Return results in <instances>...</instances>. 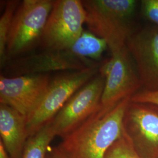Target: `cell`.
<instances>
[{
	"mask_svg": "<svg viewBox=\"0 0 158 158\" xmlns=\"http://www.w3.org/2000/svg\"><path fill=\"white\" fill-rule=\"evenodd\" d=\"M158 158V156H157V158Z\"/></svg>",
	"mask_w": 158,
	"mask_h": 158,
	"instance_id": "44dd1931",
	"label": "cell"
},
{
	"mask_svg": "<svg viewBox=\"0 0 158 158\" xmlns=\"http://www.w3.org/2000/svg\"><path fill=\"white\" fill-rule=\"evenodd\" d=\"M0 141L11 158H21L28 139L27 117L14 108L0 104Z\"/></svg>",
	"mask_w": 158,
	"mask_h": 158,
	"instance_id": "7c38bea8",
	"label": "cell"
},
{
	"mask_svg": "<svg viewBox=\"0 0 158 158\" xmlns=\"http://www.w3.org/2000/svg\"><path fill=\"white\" fill-rule=\"evenodd\" d=\"M107 48L104 40L84 30L68 50L77 56L97 62Z\"/></svg>",
	"mask_w": 158,
	"mask_h": 158,
	"instance_id": "4fadbf2b",
	"label": "cell"
},
{
	"mask_svg": "<svg viewBox=\"0 0 158 158\" xmlns=\"http://www.w3.org/2000/svg\"><path fill=\"white\" fill-rule=\"evenodd\" d=\"M100 65L65 72L51 80L44 96L27 118L29 138L51 122L70 97L98 73Z\"/></svg>",
	"mask_w": 158,
	"mask_h": 158,
	"instance_id": "3957f363",
	"label": "cell"
},
{
	"mask_svg": "<svg viewBox=\"0 0 158 158\" xmlns=\"http://www.w3.org/2000/svg\"><path fill=\"white\" fill-rule=\"evenodd\" d=\"M51 80L49 74L0 76V104L16 110L27 118L44 96Z\"/></svg>",
	"mask_w": 158,
	"mask_h": 158,
	"instance_id": "9c48e42d",
	"label": "cell"
},
{
	"mask_svg": "<svg viewBox=\"0 0 158 158\" xmlns=\"http://www.w3.org/2000/svg\"><path fill=\"white\" fill-rule=\"evenodd\" d=\"M98 73L105 79L101 106L112 108L142 89L135 63L127 48L102 61Z\"/></svg>",
	"mask_w": 158,
	"mask_h": 158,
	"instance_id": "8992f818",
	"label": "cell"
},
{
	"mask_svg": "<svg viewBox=\"0 0 158 158\" xmlns=\"http://www.w3.org/2000/svg\"><path fill=\"white\" fill-rule=\"evenodd\" d=\"M56 137L51 122L28 138L21 158H46L48 148Z\"/></svg>",
	"mask_w": 158,
	"mask_h": 158,
	"instance_id": "5bb4252c",
	"label": "cell"
},
{
	"mask_svg": "<svg viewBox=\"0 0 158 158\" xmlns=\"http://www.w3.org/2000/svg\"><path fill=\"white\" fill-rule=\"evenodd\" d=\"M140 6L142 16L158 27V0H142Z\"/></svg>",
	"mask_w": 158,
	"mask_h": 158,
	"instance_id": "e0dca14e",
	"label": "cell"
},
{
	"mask_svg": "<svg viewBox=\"0 0 158 158\" xmlns=\"http://www.w3.org/2000/svg\"><path fill=\"white\" fill-rule=\"evenodd\" d=\"M53 3L52 0L20 2L8 35L6 48L7 62L40 44Z\"/></svg>",
	"mask_w": 158,
	"mask_h": 158,
	"instance_id": "277c9868",
	"label": "cell"
},
{
	"mask_svg": "<svg viewBox=\"0 0 158 158\" xmlns=\"http://www.w3.org/2000/svg\"><path fill=\"white\" fill-rule=\"evenodd\" d=\"M104 158H143L125 131L108 150Z\"/></svg>",
	"mask_w": 158,
	"mask_h": 158,
	"instance_id": "2e32d148",
	"label": "cell"
},
{
	"mask_svg": "<svg viewBox=\"0 0 158 158\" xmlns=\"http://www.w3.org/2000/svg\"><path fill=\"white\" fill-rule=\"evenodd\" d=\"M105 79L97 74L77 91L51 121L56 136L68 135L101 105Z\"/></svg>",
	"mask_w": 158,
	"mask_h": 158,
	"instance_id": "52a82bcc",
	"label": "cell"
},
{
	"mask_svg": "<svg viewBox=\"0 0 158 158\" xmlns=\"http://www.w3.org/2000/svg\"><path fill=\"white\" fill-rule=\"evenodd\" d=\"M0 158H11L1 141H0Z\"/></svg>",
	"mask_w": 158,
	"mask_h": 158,
	"instance_id": "ffe728a7",
	"label": "cell"
},
{
	"mask_svg": "<svg viewBox=\"0 0 158 158\" xmlns=\"http://www.w3.org/2000/svg\"><path fill=\"white\" fill-rule=\"evenodd\" d=\"M46 158H68L64 153L59 148L55 147L49 152H48Z\"/></svg>",
	"mask_w": 158,
	"mask_h": 158,
	"instance_id": "d6986e66",
	"label": "cell"
},
{
	"mask_svg": "<svg viewBox=\"0 0 158 158\" xmlns=\"http://www.w3.org/2000/svg\"><path fill=\"white\" fill-rule=\"evenodd\" d=\"M131 97L112 108L100 106L75 130L62 138L59 148L68 158H104L123 135L124 118Z\"/></svg>",
	"mask_w": 158,
	"mask_h": 158,
	"instance_id": "6da1fadb",
	"label": "cell"
},
{
	"mask_svg": "<svg viewBox=\"0 0 158 158\" xmlns=\"http://www.w3.org/2000/svg\"><path fill=\"white\" fill-rule=\"evenodd\" d=\"M85 11L81 1H54L40 45L45 50H68L83 32Z\"/></svg>",
	"mask_w": 158,
	"mask_h": 158,
	"instance_id": "5b68a950",
	"label": "cell"
},
{
	"mask_svg": "<svg viewBox=\"0 0 158 158\" xmlns=\"http://www.w3.org/2000/svg\"><path fill=\"white\" fill-rule=\"evenodd\" d=\"M130 101L134 102L148 103L158 106V90H142L132 96Z\"/></svg>",
	"mask_w": 158,
	"mask_h": 158,
	"instance_id": "ac0fdd59",
	"label": "cell"
},
{
	"mask_svg": "<svg viewBox=\"0 0 158 158\" xmlns=\"http://www.w3.org/2000/svg\"><path fill=\"white\" fill-rule=\"evenodd\" d=\"M20 2L17 0L8 1L0 18V63L1 68L7 62L6 48L8 35L11 28L14 15Z\"/></svg>",
	"mask_w": 158,
	"mask_h": 158,
	"instance_id": "9a60e30c",
	"label": "cell"
},
{
	"mask_svg": "<svg viewBox=\"0 0 158 158\" xmlns=\"http://www.w3.org/2000/svg\"><path fill=\"white\" fill-rule=\"evenodd\" d=\"M98 63L77 56L69 50L48 51L9 60L2 67L8 77L81 70Z\"/></svg>",
	"mask_w": 158,
	"mask_h": 158,
	"instance_id": "ba28073f",
	"label": "cell"
},
{
	"mask_svg": "<svg viewBox=\"0 0 158 158\" xmlns=\"http://www.w3.org/2000/svg\"><path fill=\"white\" fill-rule=\"evenodd\" d=\"M142 90H158V27L147 26L132 34L127 44Z\"/></svg>",
	"mask_w": 158,
	"mask_h": 158,
	"instance_id": "30bf717a",
	"label": "cell"
},
{
	"mask_svg": "<svg viewBox=\"0 0 158 158\" xmlns=\"http://www.w3.org/2000/svg\"><path fill=\"white\" fill-rule=\"evenodd\" d=\"M124 128L133 142L147 143L158 149V106L130 101L125 113Z\"/></svg>",
	"mask_w": 158,
	"mask_h": 158,
	"instance_id": "8fae6325",
	"label": "cell"
},
{
	"mask_svg": "<svg viewBox=\"0 0 158 158\" xmlns=\"http://www.w3.org/2000/svg\"><path fill=\"white\" fill-rule=\"evenodd\" d=\"M85 25L88 31L106 41L114 53L127 47L135 32V0H83Z\"/></svg>",
	"mask_w": 158,
	"mask_h": 158,
	"instance_id": "7a4b0ae2",
	"label": "cell"
}]
</instances>
